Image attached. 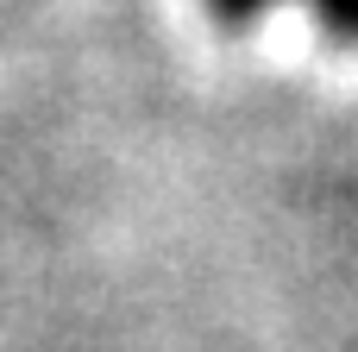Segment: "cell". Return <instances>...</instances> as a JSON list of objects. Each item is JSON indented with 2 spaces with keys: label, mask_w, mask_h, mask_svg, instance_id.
Here are the masks:
<instances>
[{
  "label": "cell",
  "mask_w": 358,
  "mask_h": 352,
  "mask_svg": "<svg viewBox=\"0 0 358 352\" xmlns=\"http://www.w3.org/2000/svg\"><path fill=\"white\" fill-rule=\"evenodd\" d=\"M220 19H252V13H264L271 0H208ZM315 13L334 25V31H346V38H358V0H315Z\"/></svg>",
  "instance_id": "obj_1"
}]
</instances>
